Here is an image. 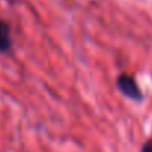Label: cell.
Returning a JSON list of instances; mask_svg holds the SVG:
<instances>
[{
  "label": "cell",
  "mask_w": 152,
  "mask_h": 152,
  "mask_svg": "<svg viewBox=\"0 0 152 152\" xmlns=\"http://www.w3.org/2000/svg\"><path fill=\"white\" fill-rule=\"evenodd\" d=\"M140 152H152V137H149L140 148Z\"/></svg>",
  "instance_id": "3957f363"
},
{
  "label": "cell",
  "mask_w": 152,
  "mask_h": 152,
  "mask_svg": "<svg viewBox=\"0 0 152 152\" xmlns=\"http://www.w3.org/2000/svg\"><path fill=\"white\" fill-rule=\"evenodd\" d=\"M12 36H11V26L0 18V54H6L12 49Z\"/></svg>",
  "instance_id": "7a4b0ae2"
},
{
  "label": "cell",
  "mask_w": 152,
  "mask_h": 152,
  "mask_svg": "<svg viewBox=\"0 0 152 152\" xmlns=\"http://www.w3.org/2000/svg\"><path fill=\"white\" fill-rule=\"evenodd\" d=\"M116 88L124 97H127L131 102L142 103L143 99H145L143 97V91L139 87L136 78L133 75H130V73H119L116 76Z\"/></svg>",
  "instance_id": "6da1fadb"
}]
</instances>
